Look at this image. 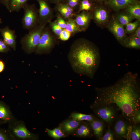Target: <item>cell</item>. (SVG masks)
<instances>
[{
	"mask_svg": "<svg viewBox=\"0 0 140 140\" xmlns=\"http://www.w3.org/2000/svg\"><path fill=\"white\" fill-rule=\"evenodd\" d=\"M99 2H102L104 1H106L108 0H97Z\"/></svg>",
	"mask_w": 140,
	"mask_h": 140,
	"instance_id": "cell-42",
	"label": "cell"
},
{
	"mask_svg": "<svg viewBox=\"0 0 140 140\" xmlns=\"http://www.w3.org/2000/svg\"><path fill=\"white\" fill-rule=\"evenodd\" d=\"M70 117L73 119L77 121L86 120L91 121L93 120L92 116L80 113H74L72 114Z\"/></svg>",
	"mask_w": 140,
	"mask_h": 140,
	"instance_id": "cell-24",
	"label": "cell"
},
{
	"mask_svg": "<svg viewBox=\"0 0 140 140\" xmlns=\"http://www.w3.org/2000/svg\"><path fill=\"white\" fill-rule=\"evenodd\" d=\"M9 117L7 108L3 103H0V120H7L9 119Z\"/></svg>",
	"mask_w": 140,
	"mask_h": 140,
	"instance_id": "cell-27",
	"label": "cell"
},
{
	"mask_svg": "<svg viewBox=\"0 0 140 140\" xmlns=\"http://www.w3.org/2000/svg\"><path fill=\"white\" fill-rule=\"evenodd\" d=\"M131 137L132 140H140V130L139 127L135 128L132 129L131 134Z\"/></svg>",
	"mask_w": 140,
	"mask_h": 140,
	"instance_id": "cell-30",
	"label": "cell"
},
{
	"mask_svg": "<svg viewBox=\"0 0 140 140\" xmlns=\"http://www.w3.org/2000/svg\"><path fill=\"white\" fill-rule=\"evenodd\" d=\"M10 50L9 47L2 39H0V52H6Z\"/></svg>",
	"mask_w": 140,
	"mask_h": 140,
	"instance_id": "cell-34",
	"label": "cell"
},
{
	"mask_svg": "<svg viewBox=\"0 0 140 140\" xmlns=\"http://www.w3.org/2000/svg\"><path fill=\"white\" fill-rule=\"evenodd\" d=\"M50 29L45 27L41 34L39 43L35 52L36 54H41L49 51L53 47L54 43L53 35Z\"/></svg>",
	"mask_w": 140,
	"mask_h": 140,
	"instance_id": "cell-5",
	"label": "cell"
},
{
	"mask_svg": "<svg viewBox=\"0 0 140 140\" xmlns=\"http://www.w3.org/2000/svg\"><path fill=\"white\" fill-rule=\"evenodd\" d=\"M2 20L0 18V24L2 23Z\"/></svg>",
	"mask_w": 140,
	"mask_h": 140,
	"instance_id": "cell-43",
	"label": "cell"
},
{
	"mask_svg": "<svg viewBox=\"0 0 140 140\" xmlns=\"http://www.w3.org/2000/svg\"><path fill=\"white\" fill-rule=\"evenodd\" d=\"M90 0H81L79 5L78 12L82 11H89L93 8V4Z\"/></svg>",
	"mask_w": 140,
	"mask_h": 140,
	"instance_id": "cell-23",
	"label": "cell"
},
{
	"mask_svg": "<svg viewBox=\"0 0 140 140\" xmlns=\"http://www.w3.org/2000/svg\"><path fill=\"white\" fill-rule=\"evenodd\" d=\"M39 5L38 14L39 24H46L51 21L52 12L47 0H35Z\"/></svg>",
	"mask_w": 140,
	"mask_h": 140,
	"instance_id": "cell-6",
	"label": "cell"
},
{
	"mask_svg": "<svg viewBox=\"0 0 140 140\" xmlns=\"http://www.w3.org/2000/svg\"><path fill=\"white\" fill-rule=\"evenodd\" d=\"M115 18L119 23L123 26H125L135 19L126 13L118 14Z\"/></svg>",
	"mask_w": 140,
	"mask_h": 140,
	"instance_id": "cell-19",
	"label": "cell"
},
{
	"mask_svg": "<svg viewBox=\"0 0 140 140\" xmlns=\"http://www.w3.org/2000/svg\"><path fill=\"white\" fill-rule=\"evenodd\" d=\"M81 0H66V3L73 9L79 6Z\"/></svg>",
	"mask_w": 140,
	"mask_h": 140,
	"instance_id": "cell-33",
	"label": "cell"
},
{
	"mask_svg": "<svg viewBox=\"0 0 140 140\" xmlns=\"http://www.w3.org/2000/svg\"><path fill=\"white\" fill-rule=\"evenodd\" d=\"M56 9L61 15L65 19L68 20L74 15L73 9L65 2L56 4Z\"/></svg>",
	"mask_w": 140,
	"mask_h": 140,
	"instance_id": "cell-13",
	"label": "cell"
},
{
	"mask_svg": "<svg viewBox=\"0 0 140 140\" xmlns=\"http://www.w3.org/2000/svg\"><path fill=\"white\" fill-rule=\"evenodd\" d=\"M14 132L17 137L22 138H29L31 135L27 129L23 125H19L14 129Z\"/></svg>",
	"mask_w": 140,
	"mask_h": 140,
	"instance_id": "cell-17",
	"label": "cell"
},
{
	"mask_svg": "<svg viewBox=\"0 0 140 140\" xmlns=\"http://www.w3.org/2000/svg\"><path fill=\"white\" fill-rule=\"evenodd\" d=\"M140 121V110L138 111L135 116L134 123H138Z\"/></svg>",
	"mask_w": 140,
	"mask_h": 140,
	"instance_id": "cell-37",
	"label": "cell"
},
{
	"mask_svg": "<svg viewBox=\"0 0 140 140\" xmlns=\"http://www.w3.org/2000/svg\"><path fill=\"white\" fill-rule=\"evenodd\" d=\"M102 139L103 140H113V135L110 131H108L105 133Z\"/></svg>",
	"mask_w": 140,
	"mask_h": 140,
	"instance_id": "cell-35",
	"label": "cell"
},
{
	"mask_svg": "<svg viewBox=\"0 0 140 140\" xmlns=\"http://www.w3.org/2000/svg\"><path fill=\"white\" fill-rule=\"evenodd\" d=\"M116 133L120 136L125 137L127 134V127L125 123L120 120L116 123L115 127Z\"/></svg>",
	"mask_w": 140,
	"mask_h": 140,
	"instance_id": "cell-18",
	"label": "cell"
},
{
	"mask_svg": "<svg viewBox=\"0 0 140 140\" xmlns=\"http://www.w3.org/2000/svg\"><path fill=\"white\" fill-rule=\"evenodd\" d=\"M55 22L57 25L62 29H65L66 25V22L60 15H58L57 16V19Z\"/></svg>",
	"mask_w": 140,
	"mask_h": 140,
	"instance_id": "cell-32",
	"label": "cell"
},
{
	"mask_svg": "<svg viewBox=\"0 0 140 140\" xmlns=\"http://www.w3.org/2000/svg\"><path fill=\"white\" fill-rule=\"evenodd\" d=\"M106 4L114 10L118 11L131 5L139 3L138 0H108Z\"/></svg>",
	"mask_w": 140,
	"mask_h": 140,
	"instance_id": "cell-10",
	"label": "cell"
},
{
	"mask_svg": "<svg viewBox=\"0 0 140 140\" xmlns=\"http://www.w3.org/2000/svg\"><path fill=\"white\" fill-rule=\"evenodd\" d=\"M93 18L97 24L103 25L109 20V15L108 12L104 8L98 7L94 9L93 14Z\"/></svg>",
	"mask_w": 140,
	"mask_h": 140,
	"instance_id": "cell-11",
	"label": "cell"
},
{
	"mask_svg": "<svg viewBox=\"0 0 140 140\" xmlns=\"http://www.w3.org/2000/svg\"><path fill=\"white\" fill-rule=\"evenodd\" d=\"M7 139L6 135L3 132L0 131V140H6Z\"/></svg>",
	"mask_w": 140,
	"mask_h": 140,
	"instance_id": "cell-41",
	"label": "cell"
},
{
	"mask_svg": "<svg viewBox=\"0 0 140 140\" xmlns=\"http://www.w3.org/2000/svg\"><path fill=\"white\" fill-rule=\"evenodd\" d=\"M122 45L128 48L139 49L140 38L134 35L127 37L123 41Z\"/></svg>",
	"mask_w": 140,
	"mask_h": 140,
	"instance_id": "cell-14",
	"label": "cell"
},
{
	"mask_svg": "<svg viewBox=\"0 0 140 140\" xmlns=\"http://www.w3.org/2000/svg\"><path fill=\"white\" fill-rule=\"evenodd\" d=\"M49 2L54 3L56 4L60 3L65 2L66 0H47Z\"/></svg>",
	"mask_w": 140,
	"mask_h": 140,
	"instance_id": "cell-38",
	"label": "cell"
},
{
	"mask_svg": "<svg viewBox=\"0 0 140 140\" xmlns=\"http://www.w3.org/2000/svg\"><path fill=\"white\" fill-rule=\"evenodd\" d=\"M65 29L72 34L81 31L77 25L75 20L72 18L68 19L66 22Z\"/></svg>",
	"mask_w": 140,
	"mask_h": 140,
	"instance_id": "cell-21",
	"label": "cell"
},
{
	"mask_svg": "<svg viewBox=\"0 0 140 140\" xmlns=\"http://www.w3.org/2000/svg\"><path fill=\"white\" fill-rule=\"evenodd\" d=\"M97 107L115 105L129 121L134 122L140 110V86L137 73L128 72L111 86L97 88Z\"/></svg>",
	"mask_w": 140,
	"mask_h": 140,
	"instance_id": "cell-1",
	"label": "cell"
},
{
	"mask_svg": "<svg viewBox=\"0 0 140 140\" xmlns=\"http://www.w3.org/2000/svg\"><path fill=\"white\" fill-rule=\"evenodd\" d=\"M92 17V16L88 11H82L76 15L75 20L77 25L82 31L88 28Z\"/></svg>",
	"mask_w": 140,
	"mask_h": 140,
	"instance_id": "cell-9",
	"label": "cell"
},
{
	"mask_svg": "<svg viewBox=\"0 0 140 140\" xmlns=\"http://www.w3.org/2000/svg\"><path fill=\"white\" fill-rule=\"evenodd\" d=\"M79 124V122L78 121L73 119L64 122L63 124V127L65 132L69 133L75 130Z\"/></svg>",
	"mask_w": 140,
	"mask_h": 140,
	"instance_id": "cell-22",
	"label": "cell"
},
{
	"mask_svg": "<svg viewBox=\"0 0 140 140\" xmlns=\"http://www.w3.org/2000/svg\"><path fill=\"white\" fill-rule=\"evenodd\" d=\"M96 111L98 116L106 122H110L114 118L115 112L110 106H103L98 107Z\"/></svg>",
	"mask_w": 140,
	"mask_h": 140,
	"instance_id": "cell-12",
	"label": "cell"
},
{
	"mask_svg": "<svg viewBox=\"0 0 140 140\" xmlns=\"http://www.w3.org/2000/svg\"><path fill=\"white\" fill-rule=\"evenodd\" d=\"M68 58L73 69L76 73L93 78L100 65L99 50L93 43L84 39L73 44Z\"/></svg>",
	"mask_w": 140,
	"mask_h": 140,
	"instance_id": "cell-2",
	"label": "cell"
},
{
	"mask_svg": "<svg viewBox=\"0 0 140 140\" xmlns=\"http://www.w3.org/2000/svg\"><path fill=\"white\" fill-rule=\"evenodd\" d=\"M77 134L80 136H86L89 135L90 130L86 126L82 125L78 129L77 131Z\"/></svg>",
	"mask_w": 140,
	"mask_h": 140,
	"instance_id": "cell-29",
	"label": "cell"
},
{
	"mask_svg": "<svg viewBox=\"0 0 140 140\" xmlns=\"http://www.w3.org/2000/svg\"><path fill=\"white\" fill-rule=\"evenodd\" d=\"M5 65L4 62L0 60V73L3 72L5 68Z\"/></svg>",
	"mask_w": 140,
	"mask_h": 140,
	"instance_id": "cell-39",
	"label": "cell"
},
{
	"mask_svg": "<svg viewBox=\"0 0 140 140\" xmlns=\"http://www.w3.org/2000/svg\"><path fill=\"white\" fill-rule=\"evenodd\" d=\"M29 0H10L9 12L11 13L14 12L19 11Z\"/></svg>",
	"mask_w": 140,
	"mask_h": 140,
	"instance_id": "cell-16",
	"label": "cell"
},
{
	"mask_svg": "<svg viewBox=\"0 0 140 140\" xmlns=\"http://www.w3.org/2000/svg\"><path fill=\"white\" fill-rule=\"evenodd\" d=\"M71 33L67 31L65 29H63L59 36L60 39L63 41H66L69 38Z\"/></svg>",
	"mask_w": 140,
	"mask_h": 140,
	"instance_id": "cell-31",
	"label": "cell"
},
{
	"mask_svg": "<svg viewBox=\"0 0 140 140\" xmlns=\"http://www.w3.org/2000/svg\"><path fill=\"white\" fill-rule=\"evenodd\" d=\"M46 130L50 136L55 139H59L64 136L63 132L60 127L53 130L47 129Z\"/></svg>",
	"mask_w": 140,
	"mask_h": 140,
	"instance_id": "cell-25",
	"label": "cell"
},
{
	"mask_svg": "<svg viewBox=\"0 0 140 140\" xmlns=\"http://www.w3.org/2000/svg\"><path fill=\"white\" fill-rule=\"evenodd\" d=\"M46 24H39L34 29L29 31L28 33L22 38L21 43L22 48L26 53L30 54L35 51Z\"/></svg>",
	"mask_w": 140,
	"mask_h": 140,
	"instance_id": "cell-3",
	"label": "cell"
},
{
	"mask_svg": "<svg viewBox=\"0 0 140 140\" xmlns=\"http://www.w3.org/2000/svg\"><path fill=\"white\" fill-rule=\"evenodd\" d=\"M0 33L3 40L9 47L16 50V36L15 31L10 28L8 26L0 28Z\"/></svg>",
	"mask_w": 140,
	"mask_h": 140,
	"instance_id": "cell-8",
	"label": "cell"
},
{
	"mask_svg": "<svg viewBox=\"0 0 140 140\" xmlns=\"http://www.w3.org/2000/svg\"><path fill=\"white\" fill-rule=\"evenodd\" d=\"M10 1V0H0V3L4 6L9 12Z\"/></svg>",
	"mask_w": 140,
	"mask_h": 140,
	"instance_id": "cell-36",
	"label": "cell"
},
{
	"mask_svg": "<svg viewBox=\"0 0 140 140\" xmlns=\"http://www.w3.org/2000/svg\"><path fill=\"white\" fill-rule=\"evenodd\" d=\"M135 33L133 35L135 37L140 38V26H139L135 31Z\"/></svg>",
	"mask_w": 140,
	"mask_h": 140,
	"instance_id": "cell-40",
	"label": "cell"
},
{
	"mask_svg": "<svg viewBox=\"0 0 140 140\" xmlns=\"http://www.w3.org/2000/svg\"><path fill=\"white\" fill-rule=\"evenodd\" d=\"M90 124L94 131V134L100 138L103 133V125L100 121L93 120L91 121Z\"/></svg>",
	"mask_w": 140,
	"mask_h": 140,
	"instance_id": "cell-20",
	"label": "cell"
},
{
	"mask_svg": "<svg viewBox=\"0 0 140 140\" xmlns=\"http://www.w3.org/2000/svg\"><path fill=\"white\" fill-rule=\"evenodd\" d=\"M108 29L118 42L122 45L127 37L124 26L120 23L115 17L113 18L108 25Z\"/></svg>",
	"mask_w": 140,
	"mask_h": 140,
	"instance_id": "cell-7",
	"label": "cell"
},
{
	"mask_svg": "<svg viewBox=\"0 0 140 140\" xmlns=\"http://www.w3.org/2000/svg\"><path fill=\"white\" fill-rule=\"evenodd\" d=\"M125 8L126 13L135 19L140 20V5L139 3L129 6Z\"/></svg>",
	"mask_w": 140,
	"mask_h": 140,
	"instance_id": "cell-15",
	"label": "cell"
},
{
	"mask_svg": "<svg viewBox=\"0 0 140 140\" xmlns=\"http://www.w3.org/2000/svg\"><path fill=\"white\" fill-rule=\"evenodd\" d=\"M139 25L140 21L137 20L134 22L128 23L125 26V29L126 33L129 34L134 32L139 26Z\"/></svg>",
	"mask_w": 140,
	"mask_h": 140,
	"instance_id": "cell-26",
	"label": "cell"
},
{
	"mask_svg": "<svg viewBox=\"0 0 140 140\" xmlns=\"http://www.w3.org/2000/svg\"><path fill=\"white\" fill-rule=\"evenodd\" d=\"M50 26L53 32L57 36L59 37L63 29L60 28L57 24L55 21L49 22Z\"/></svg>",
	"mask_w": 140,
	"mask_h": 140,
	"instance_id": "cell-28",
	"label": "cell"
},
{
	"mask_svg": "<svg viewBox=\"0 0 140 140\" xmlns=\"http://www.w3.org/2000/svg\"><path fill=\"white\" fill-rule=\"evenodd\" d=\"M91 1H93L94 0H90Z\"/></svg>",
	"mask_w": 140,
	"mask_h": 140,
	"instance_id": "cell-44",
	"label": "cell"
},
{
	"mask_svg": "<svg viewBox=\"0 0 140 140\" xmlns=\"http://www.w3.org/2000/svg\"><path fill=\"white\" fill-rule=\"evenodd\" d=\"M24 11L22 19L23 28L29 31L34 29L39 24L38 10L35 4L27 3L23 8Z\"/></svg>",
	"mask_w": 140,
	"mask_h": 140,
	"instance_id": "cell-4",
	"label": "cell"
}]
</instances>
